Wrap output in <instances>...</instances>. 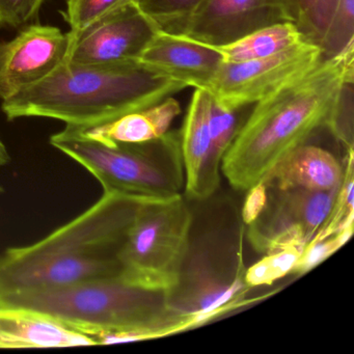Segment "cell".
<instances>
[{
    "label": "cell",
    "mask_w": 354,
    "mask_h": 354,
    "mask_svg": "<svg viewBox=\"0 0 354 354\" xmlns=\"http://www.w3.org/2000/svg\"><path fill=\"white\" fill-rule=\"evenodd\" d=\"M160 30L138 3H130L82 30L67 32L69 48L65 62L78 66L138 62Z\"/></svg>",
    "instance_id": "cell-10"
},
{
    "label": "cell",
    "mask_w": 354,
    "mask_h": 354,
    "mask_svg": "<svg viewBox=\"0 0 354 354\" xmlns=\"http://www.w3.org/2000/svg\"><path fill=\"white\" fill-rule=\"evenodd\" d=\"M267 202V187L264 182L261 181L248 190V196L242 206V221L248 227L254 223L264 209Z\"/></svg>",
    "instance_id": "cell-29"
},
{
    "label": "cell",
    "mask_w": 354,
    "mask_h": 354,
    "mask_svg": "<svg viewBox=\"0 0 354 354\" xmlns=\"http://www.w3.org/2000/svg\"><path fill=\"white\" fill-rule=\"evenodd\" d=\"M339 188L329 192L267 188L266 205L246 230L250 245L262 254L294 245L306 250L328 217Z\"/></svg>",
    "instance_id": "cell-9"
},
{
    "label": "cell",
    "mask_w": 354,
    "mask_h": 354,
    "mask_svg": "<svg viewBox=\"0 0 354 354\" xmlns=\"http://www.w3.org/2000/svg\"><path fill=\"white\" fill-rule=\"evenodd\" d=\"M148 198L103 192L88 210L32 245L0 254V299L121 277L120 252Z\"/></svg>",
    "instance_id": "cell-1"
},
{
    "label": "cell",
    "mask_w": 354,
    "mask_h": 354,
    "mask_svg": "<svg viewBox=\"0 0 354 354\" xmlns=\"http://www.w3.org/2000/svg\"><path fill=\"white\" fill-rule=\"evenodd\" d=\"M212 96V95H211ZM242 109H230L219 104L212 97L210 107V129L215 154L223 161L241 126L239 113Z\"/></svg>",
    "instance_id": "cell-24"
},
{
    "label": "cell",
    "mask_w": 354,
    "mask_h": 354,
    "mask_svg": "<svg viewBox=\"0 0 354 354\" xmlns=\"http://www.w3.org/2000/svg\"><path fill=\"white\" fill-rule=\"evenodd\" d=\"M202 0H140V9L165 32L181 24L198 7Z\"/></svg>",
    "instance_id": "cell-22"
},
{
    "label": "cell",
    "mask_w": 354,
    "mask_h": 354,
    "mask_svg": "<svg viewBox=\"0 0 354 354\" xmlns=\"http://www.w3.org/2000/svg\"><path fill=\"white\" fill-rule=\"evenodd\" d=\"M45 0H0V28H22L34 24Z\"/></svg>",
    "instance_id": "cell-27"
},
{
    "label": "cell",
    "mask_w": 354,
    "mask_h": 354,
    "mask_svg": "<svg viewBox=\"0 0 354 354\" xmlns=\"http://www.w3.org/2000/svg\"><path fill=\"white\" fill-rule=\"evenodd\" d=\"M301 41V34L293 22H281L259 28L229 44L214 48L221 53L225 63H242L269 57Z\"/></svg>",
    "instance_id": "cell-18"
},
{
    "label": "cell",
    "mask_w": 354,
    "mask_h": 354,
    "mask_svg": "<svg viewBox=\"0 0 354 354\" xmlns=\"http://www.w3.org/2000/svg\"><path fill=\"white\" fill-rule=\"evenodd\" d=\"M353 44L256 103L221 161L234 189L248 192L288 153L326 126L346 84L353 82Z\"/></svg>",
    "instance_id": "cell-2"
},
{
    "label": "cell",
    "mask_w": 354,
    "mask_h": 354,
    "mask_svg": "<svg viewBox=\"0 0 354 354\" xmlns=\"http://www.w3.org/2000/svg\"><path fill=\"white\" fill-rule=\"evenodd\" d=\"M96 345L88 335L46 315L0 308V348H53Z\"/></svg>",
    "instance_id": "cell-17"
},
{
    "label": "cell",
    "mask_w": 354,
    "mask_h": 354,
    "mask_svg": "<svg viewBox=\"0 0 354 354\" xmlns=\"http://www.w3.org/2000/svg\"><path fill=\"white\" fill-rule=\"evenodd\" d=\"M304 252L301 246L294 245L264 254L260 261L246 268V283L250 288L272 285L293 273Z\"/></svg>",
    "instance_id": "cell-20"
},
{
    "label": "cell",
    "mask_w": 354,
    "mask_h": 354,
    "mask_svg": "<svg viewBox=\"0 0 354 354\" xmlns=\"http://www.w3.org/2000/svg\"><path fill=\"white\" fill-rule=\"evenodd\" d=\"M169 292L144 287L121 277L63 289L28 292L0 299V308H21L57 319L92 337L119 333L115 344L175 335L196 324L171 312Z\"/></svg>",
    "instance_id": "cell-4"
},
{
    "label": "cell",
    "mask_w": 354,
    "mask_h": 354,
    "mask_svg": "<svg viewBox=\"0 0 354 354\" xmlns=\"http://www.w3.org/2000/svg\"><path fill=\"white\" fill-rule=\"evenodd\" d=\"M354 225L345 227L335 235L326 239L313 241L306 246L304 254L300 257L293 274L302 275L318 266L320 263L324 262L329 257L333 256L342 246L345 245L354 231Z\"/></svg>",
    "instance_id": "cell-26"
},
{
    "label": "cell",
    "mask_w": 354,
    "mask_h": 354,
    "mask_svg": "<svg viewBox=\"0 0 354 354\" xmlns=\"http://www.w3.org/2000/svg\"><path fill=\"white\" fill-rule=\"evenodd\" d=\"M343 174V165L335 155L304 144L283 157L262 181L267 188L329 192L339 186Z\"/></svg>",
    "instance_id": "cell-15"
},
{
    "label": "cell",
    "mask_w": 354,
    "mask_h": 354,
    "mask_svg": "<svg viewBox=\"0 0 354 354\" xmlns=\"http://www.w3.org/2000/svg\"><path fill=\"white\" fill-rule=\"evenodd\" d=\"M185 88L140 61L84 66L64 62L38 84L3 101L1 109L11 121L48 118L88 125L156 104Z\"/></svg>",
    "instance_id": "cell-3"
},
{
    "label": "cell",
    "mask_w": 354,
    "mask_h": 354,
    "mask_svg": "<svg viewBox=\"0 0 354 354\" xmlns=\"http://www.w3.org/2000/svg\"><path fill=\"white\" fill-rule=\"evenodd\" d=\"M180 113L181 107L178 101L169 97L156 104L113 119L88 125H66L65 128L82 138L104 144L148 142L169 131Z\"/></svg>",
    "instance_id": "cell-16"
},
{
    "label": "cell",
    "mask_w": 354,
    "mask_h": 354,
    "mask_svg": "<svg viewBox=\"0 0 354 354\" xmlns=\"http://www.w3.org/2000/svg\"><path fill=\"white\" fill-rule=\"evenodd\" d=\"M10 160H11V158H10L9 152H8L3 140L0 138V167L7 165L8 163L10 162Z\"/></svg>",
    "instance_id": "cell-30"
},
{
    "label": "cell",
    "mask_w": 354,
    "mask_h": 354,
    "mask_svg": "<svg viewBox=\"0 0 354 354\" xmlns=\"http://www.w3.org/2000/svg\"><path fill=\"white\" fill-rule=\"evenodd\" d=\"M69 38L59 28L30 24L0 41V99L5 101L50 75L67 57Z\"/></svg>",
    "instance_id": "cell-12"
},
{
    "label": "cell",
    "mask_w": 354,
    "mask_h": 354,
    "mask_svg": "<svg viewBox=\"0 0 354 354\" xmlns=\"http://www.w3.org/2000/svg\"><path fill=\"white\" fill-rule=\"evenodd\" d=\"M212 96L208 90L194 88L183 127L180 130L187 200H210L221 185V160L215 154L210 129Z\"/></svg>",
    "instance_id": "cell-13"
},
{
    "label": "cell",
    "mask_w": 354,
    "mask_h": 354,
    "mask_svg": "<svg viewBox=\"0 0 354 354\" xmlns=\"http://www.w3.org/2000/svg\"><path fill=\"white\" fill-rule=\"evenodd\" d=\"M354 43V0H341L321 41L323 61L331 59Z\"/></svg>",
    "instance_id": "cell-21"
},
{
    "label": "cell",
    "mask_w": 354,
    "mask_h": 354,
    "mask_svg": "<svg viewBox=\"0 0 354 354\" xmlns=\"http://www.w3.org/2000/svg\"><path fill=\"white\" fill-rule=\"evenodd\" d=\"M347 158L344 167L343 178L337 192V200L318 233L313 241L326 239L339 233L345 227L354 225V202H353V174H354V152L352 150L346 151Z\"/></svg>",
    "instance_id": "cell-19"
},
{
    "label": "cell",
    "mask_w": 354,
    "mask_h": 354,
    "mask_svg": "<svg viewBox=\"0 0 354 354\" xmlns=\"http://www.w3.org/2000/svg\"><path fill=\"white\" fill-rule=\"evenodd\" d=\"M50 145L94 176L103 192L169 200L185 188L180 130L148 142L104 144L64 128Z\"/></svg>",
    "instance_id": "cell-5"
},
{
    "label": "cell",
    "mask_w": 354,
    "mask_h": 354,
    "mask_svg": "<svg viewBox=\"0 0 354 354\" xmlns=\"http://www.w3.org/2000/svg\"><path fill=\"white\" fill-rule=\"evenodd\" d=\"M194 218L182 194L145 201L120 252L122 279L169 292L177 281Z\"/></svg>",
    "instance_id": "cell-7"
},
{
    "label": "cell",
    "mask_w": 354,
    "mask_h": 354,
    "mask_svg": "<svg viewBox=\"0 0 354 354\" xmlns=\"http://www.w3.org/2000/svg\"><path fill=\"white\" fill-rule=\"evenodd\" d=\"M244 225L238 213L231 223L209 225L198 236L190 231L177 281L167 295L171 312L198 327L243 304L250 289L245 281Z\"/></svg>",
    "instance_id": "cell-6"
},
{
    "label": "cell",
    "mask_w": 354,
    "mask_h": 354,
    "mask_svg": "<svg viewBox=\"0 0 354 354\" xmlns=\"http://www.w3.org/2000/svg\"><path fill=\"white\" fill-rule=\"evenodd\" d=\"M140 0H67L63 15L71 30H80L105 14Z\"/></svg>",
    "instance_id": "cell-23"
},
{
    "label": "cell",
    "mask_w": 354,
    "mask_h": 354,
    "mask_svg": "<svg viewBox=\"0 0 354 354\" xmlns=\"http://www.w3.org/2000/svg\"><path fill=\"white\" fill-rule=\"evenodd\" d=\"M3 192V188L0 187V192Z\"/></svg>",
    "instance_id": "cell-31"
},
{
    "label": "cell",
    "mask_w": 354,
    "mask_h": 354,
    "mask_svg": "<svg viewBox=\"0 0 354 354\" xmlns=\"http://www.w3.org/2000/svg\"><path fill=\"white\" fill-rule=\"evenodd\" d=\"M322 61L320 47L301 41L262 59L223 62L208 91L219 104L238 111L304 77Z\"/></svg>",
    "instance_id": "cell-8"
},
{
    "label": "cell",
    "mask_w": 354,
    "mask_h": 354,
    "mask_svg": "<svg viewBox=\"0 0 354 354\" xmlns=\"http://www.w3.org/2000/svg\"><path fill=\"white\" fill-rule=\"evenodd\" d=\"M341 0H316L304 28L300 30L302 39L319 47L325 30Z\"/></svg>",
    "instance_id": "cell-28"
},
{
    "label": "cell",
    "mask_w": 354,
    "mask_h": 354,
    "mask_svg": "<svg viewBox=\"0 0 354 354\" xmlns=\"http://www.w3.org/2000/svg\"><path fill=\"white\" fill-rule=\"evenodd\" d=\"M326 127L346 151L353 149V82L346 84L333 106Z\"/></svg>",
    "instance_id": "cell-25"
},
{
    "label": "cell",
    "mask_w": 354,
    "mask_h": 354,
    "mask_svg": "<svg viewBox=\"0 0 354 354\" xmlns=\"http://www.w3.org/2000/svg\"><path fill=\"white\" fill-rule=\"evenodd\" d=\"M281 22H293L286 0H202L167 32L215 47Z\"/></svg>",
    "instance_id": "cell-11"
},
{
    "label": "cell",
    "mask_w": 354,
    "mask_h": 354,
    "mask_svg": "<svg viewBox=\"0 0 354 354\" xmlns=\"http://www.w3.org/2000/svg\"><path fill=\"white\" fill-rule=\"evenodd\" d=\"M138 61L186 88L208 90L223 57L214 47L160 30Z\"/></svg>",
    "instance_id": "cell-14"
}]
</instances>
